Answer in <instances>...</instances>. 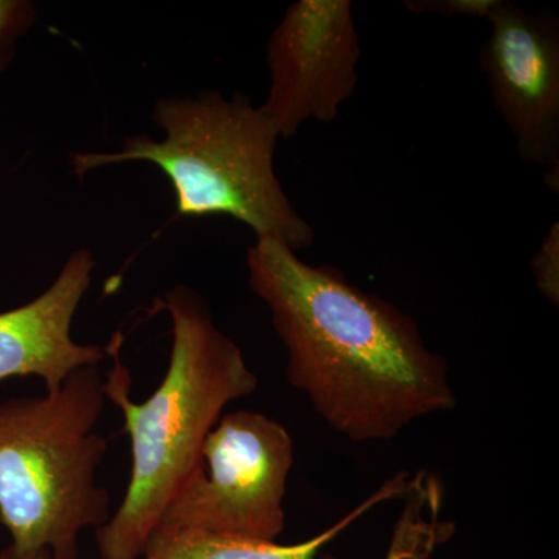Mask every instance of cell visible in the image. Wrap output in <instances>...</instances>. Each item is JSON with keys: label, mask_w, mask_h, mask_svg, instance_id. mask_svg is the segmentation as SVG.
Masks as SVG:
<instances>
[{"label": "cell", "mask_w": 559, "mask_h": 559, "mask_svg": "<svg viewBox=\"0 0 559 559\" xmlns=\"http://www.w3.org/2000/svg\"><path fill=\"white\" fill-rule=\"evenodd\" d=\"M430 502L432 492L426 487H414L407 492L406 507L393 532L385 559H428L439 544L450 539L454 525L439 520L440 510H433L429 520L426 518Z\"/></svg>", "instance_id": "obj_10"}, {"label": "cell", "mask_w": 559, "mask_h": 559, "mask_svg": "<svg viewBox=\"0 0 559 559\" xmlns=\"http://www.w3.org/2000/svg\"><path fill=\"white\" fill-rule=\"evenodd\" d=\"M164 308L173 323L170 366L145 403L131 400L130 370L120 359V331L106 347L114 367L103 381V393L123 412L132 469L119 509L97 528L102 559L142 557L227 404L259 388L240 347L215 325L197 290L176 286L165 296Z\"/></svg>", "instance_id": "obj_2"}, {"label": "cell", "mask_w": 559, "mask_h": 559, "mask_svg": "<svg viewBox=\"0 0 559 559\" xmlns=\"http://www.w3.org/2000/svg\"><path fill=\"white\" fill-rule=\"evenodd\" d=\"M540 294L554 305L559 304V224L555 221L544 235L538 250L530 261Z\"/></svg>", "instance_id": "obj_12"}, {"label": "cell", "mask_w": 559, "mask_h": 559, "mask_svg": "<svg viewBox=\"0 0 559 559\" xmlns=\"http://www.w3.org/2000/svg\"><path fill=\"white\" fill-rule=\"evenodd\" d=\"M496 0H439V2H406L407 9L418 11H432L448 16L466 14V16H479L487 20L489 11L495 7Z\"/></svg>", "instance_id": "obj_13"}, {"label": "cell", "mask_w": 559, "mask_h": 559, "mask_svg": "<svg viewBox=\"0 0 559 559\" xmlns=\"http://www.w3.org/2000/svg\"><path fill=\"white\" fill-rule=\"evenodd\" d=\"M43 559H49V558H43Z\"/></svg>", "instance_id": "obj_14"}, {"label": "cell", "mask_w": 559, "mask_h": 559, "mask_svg": "<svg viewBox=\"0 0 559 559\" xmlns=\"http://www.w3.org/2000/svg\"><path fill=\"white\" fill-rule=\"evenodd\" d=\"M293 465L294 443L285 426L259 412L224 415L156 532L202 530L274 540L285 528L283 499Z\"/></svg>", "instance_id": "obj_5"}, {"label": "cell", "mask_w": 559, "mask_h": 559, "mask_svg": "<svg viewBox=\"0 0 559 559\" xmlns=\"http://www.w3.org/2000/svg\"><path fill=\"white\" fill-rule=\"evenodd\" d=\"M36 21V9L25 0H0V70L14 58L16 43Z\"/></svg>", "instance_id": "obj_11"}, {"label": "cell", "mask_w": 559, "mask_h": 559, "mask_svg": "<svg viewBox=\"0 0 559 559\" xmlns=\"http://www.w3.org/2000/svg\"><path fill=\"white\" fill-rule=\"evenodd\" d=\"M359 33L349 0H297L272 32L270 91L260 106L278 138L331 123L358 86Z\"/></svg>", "instance_id": "obj_6"}, {"label": "cell", "mask_w": 559, "mask_h": 559, "mask_svg": "<svg viewBox=\"0 0 559 559\" xmlns=\"http://www.w3.org/2000/svg\"><path fill=\"white\" fill-rule=\"evenodd\" d=\"M248 271L288 353L289 384L336 432L385 441L457 406L447 359L399 308L275 240L250 246Z\"/></svg>", "instance_id": "obj_1"}, {"label": "cell", "mask_w": 559, "mask_h": 559, "mask_svg": "<svg viewBox=\"0 0 559 559\" xmlns=\"http://www.w3.org/2000/svg\"><path fill=\"white\" fill-rule=\"evenodd\" d=\"M165 138L135 135L117 153H76L79 178L123 162H150L165 173L176 194L178 218L224 215L246 224L257 240L296 250L316 231L296 212L274 168L278 134L245 94L230 100L219 92L164 98L153 114Z\"/></svg>", "instance_id": "obj_3"}, {"label": "cell", "mask_w": 559, "mask_h": 559, "mask_svg": "<svg viewBox=\"0 0 559 559\" xmlns=\"http://www.w3.org/2000/svg\"><path fill=\"white\" fill-rule=\"evenodd\" d=\"M91 249H79L35 300L0 312V381L11 377H38L55 392L83 367H98L106 347L81 345L70 336L73 318L95 271Z\"/></svg>", "instance_id": "obj_8"}, {"label": "cell", "mask_w": 559, "mask_h": 559, "mask_svg": "<svg viewBox=\"0 0 559 559\" xmlns=\"http://www.w3.org/2000/svg\"><path fill=\"white\" fill-rule=\"evenodd\" d=\"M411 481L407 474H399L385 481L374 495L333 527L316 538L294 546H280L275 540L223 535L202 530H178L154 532L139 559H316V555L325 544L336 538L364 513L388 500L404 498L409 491Z\"/></svg>", "instance_id": "obj_9"}, {"label": "cell", "mask_w": 559, "mask_h": 559, "mask_svg": "<svg viewBox=\"0 0 559 559\" xmlns=\"http://www.w3.org/2000/svg\"><path fill=\"white\" fill-rule=\"evenodd\" d=\"M106 401L98 367L44 396L0 400V524L10 533L0 559H79L81 532L109 521L97 485Z\"/></svg>", "instance_id": "obj_4"}, {"label": "cell", "mask_w": 559, "mask_h": 559, "mask_svg": "<svg viewBox=\"0 0 559 559\" xmlns=\"http://www.w3.org/2000/svg\"><path fill=\"white\" fill-rule=\"evenodd\" d=\"M481 70L525 164L559 191V21L496 0Z\"/></svg>", "instance_id": "obj_7"}]
</instances>
